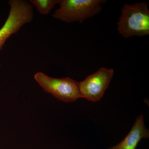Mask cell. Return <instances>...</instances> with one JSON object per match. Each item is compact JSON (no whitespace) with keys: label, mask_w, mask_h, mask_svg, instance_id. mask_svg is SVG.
<instances>
[{"label":"cell","mask_w":149,"mask_h":149,"mask_svg":"<svg viewBox=\"0 0 149 149\" xmlns=\"http://www.w3.org/2000/svg\"><path fill=\"white\" fill-rule=\"evenodd\" d=\"M117 29L118 33L125 39L149 35V10L147 3L143 2L124 5Z\"/></svg>","instance_id":"6da1fadb"},{"label":"cell","mask_w":149,"mask_h":149,"mask_svg":"<svg viewBox=\"0 0 149 149\" xmlns=\"http://www.w3.org/2000/svg\"><path fill=\"white\" fill-rule=\"evenodd\" d=\"M10 8L8 17L0 29V50L7 40L17 33L24 24L31 22L33 17L32 5L22 0L9 1Z\"/></svg>","instance_id":"277c9868"},{"label":"cell","mask_w":149,"mask_h":149,"mask_svg":"<svg viewBox=\"0 0 149 149\" xmlns=\"http://www.w3.org/2000/svg\"><path fill=\"white\" fill-rule=\"evenodd\" d=\"M149 137V130L144 124L143 116L140 115L124 139L119 143L108 149H136L141 139H148Z\"/></svg>","instance_id":"8992f818"},{"label":"cell","mask_w":149,"mask_h":149,"mask_svg":"<svg viewBox=\"0 0 149 149\" xmlns=\"http://www.w3.org/2000/svg\"><path fill=\"white\" fill-rule=\"evenodd\" d=\"M104 0H59V8L52 16L65 23L83 22L98 14Z\"/></svg>","instance_id":"7a4b0ae2"},{"label":"cell","mask_w":149,"mask_h":149,"mask_svg":"<svg viewBox=\"0 0 149 149\" xmlns=\"http://www.w3.org/2000/svg\"><path fill=\"white\" fill-rule=\"evenodd\" d=\"M34 78L44 91L59 100L69 103L81 98L78 82L69 77L54 78L38 72Z\"/></svg>","instance_id":"3957f363"},{"label":"cell","mask_w":149,"mask_h":149,"mask_svg":"<svg viewBox=\"0 0 149 149\" xmlns=\"http://www.w3.org/2000/svg\"><path fill=\"white\" fill-rule=\"evenodd\" d=\"M59 0H31L30 2L34 5L40 14L47 15L49 13Z\"/></svg>","instance_id":"52a82bcc"},{"label":"cell","mask_w":149,"mask_h":149,"mask_svg":"<svg viewBox=\"0 0 149 149\" xmlns=\"http://www.w3.org/2000/svg\"><path fill=\"white\" fill-rule=\"evenodd\" d=\"M114 70L100 68L95 72L78 83L81 98L91 102H98L102 97L112 79Z\"/></svg>","instance_id":"5b68a950"}]
</instances>
